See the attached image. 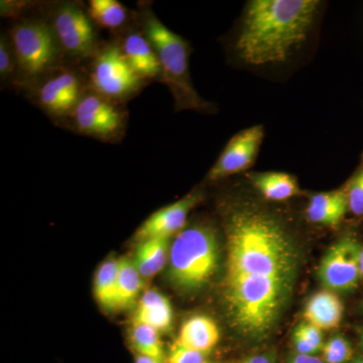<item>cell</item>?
<instances>
[{
  "label": "cell",
  "mask_w": 363,
  "mask_h": 363,
  "mask_svg": "<svg viewBox=\"0 0 363 363\" xmlns=\"http://www.w3.org/2000/svg\"><path fill=\"white\" fill-rule=\"evenodd\" d=\"M169 363H213L207 359L206 355L197 351L188 350L174 343L169 350L168 357Z\"/></svg>",
  "instance_id": "27"
},
{
  "label": "cell",
  "mask_w": 363,
  "mask_h": 363,
  "mask_svg": "<svg viewBox=\"0 0 363 363\" xmlns=\"http://www.w3.org/2000/svg\"><path fill=\"white\" fill-rule=\"evenodd\" d=\"M128 63L143 79H162V68L152 43L145 33L133 32L126 35L121 45Z\"/></svg>",
  "instance_id": "13"
},
{
  "label": "cell",
  "mask_w": 363,
  "mask_h": 363,
  "mask_svg": "<svg viewBox=\"0 0 363 363\" xmlns=\"http://www.w3.org/2000/svg\"><path fill=\"white\" fill-rule=\"evenodd\" d=\"M360 271H362V277L363 278V247L362 250V255H360Z\"/></svg>",
  "instance_id": "32"
},
{
  "label": "cell",
  "mask_w": 363,
  "mask_h": 363,
  "mask_svg": "<svg viewBox=\"0 0 363 363\" xmlns=\"http://www.w3.org/2000/svg\"><path fill=\"white\" fill-rule=\"evenodd\" d=\"M352 363H363V357L357 358V359H355Z\"/></svg>",
  "instance_id": "34"
},
{
  "label": "cell",
  "mask_w": 363,
  "mask_h": 363,
  "mask_svg": "<svg viewBox=\"0 0 363 363\" xmlns=\"http://www.w3.org/2000/svg\"><path fill=\"white\" fill-rule=\"evenodd\" d=\"M201 200L198 192L190 194L173 204L162 208L150 215L136 233L138 242L152 238H169L179 233L187 222L188 215Z\"/></svg>",
  "instance_id": "12"
},
{
  "label": "cell",
  "mask_w": 363,
  "mask_h": 363,
  "mask_svg": "<svg viewBox=\"0 0 363 363\" xmlns=\"http://www.w3.org/2000/svg\"><path fill=\"white\" fill-rule=\"evenodd\" d=\"M321 7L317 0L248 2L234 39V55L247 68L286 63L307 44Z\"/></svg>",
  "instance_id": "2"
},
{
  "label": "cell",
  "mask_w": 363,
  "mask_h": 363,
  "mask_svg": "<svg viewBox=\"0 0 363 363\" xmlns=\"http://www.w3.org/2000/svg\"><path fill=\"white\" fill-rule=\"evenodd\" d=\"M322 352L326 363H346L352 357L350 341L340 335H335L324 343Z\"/></svg>",
  "instance_id": "25"
},
{
  "label": "cell",
  "mask_w": 363,
  "mask_h": 363,
  "mask_svg": "<svg viewBox=\"0 0 363 363\" xmlns=\"http://www.w3.org/2000/svg\"><path fill=\"white\" fill-rule=\"evenodd\" d=\"M130 336V342L138 354L156 358L164 362V347L159 331L147 325L133 323Z\"/></svg>",
  "instance_id": "23"
},
{
  "label": "cell",
  "mask_w": 363,
  "mask_h": 363,
  "mask_svg": "<svg viewBox=\"0 0 363 363\" xmlns=\"http://www.w3.org/2000/svg\"><path fill=\"white\" fill-rule=\"evenodd\" d=\"M347 198L348 211L357 217H363V164L351 177L344 188Z\"/></svg>",
  "instance_id": "24"
},
{
  "label": "cell",
  "mask_w": 363,
  "mask_h": 363,
  "mask_svg": "<svg viewBox=\"0 0 363 363\" xmlns=\"http://www.w3.org/2000/svg\"><path fill=\"white\" fill-rule=\"evenodd\" d=\"M88 13L96 25L108 30L121 28L128 20V9L117 0H91Z\"/></svg>",
  "instance_id": "21"
},
{
  "label": "cell",
  "mask_w": 363,
  "mask_h": 363,
  "mask_svg": "<svg viewBox=\"0 0 363 363\" xmlns=\"http://www.w3.org/2000/svg\"><path fill=\"white\" fill-rule=\"evenodd\" d=\"M135 363H162V362H161V360L156 359V358L138 354L136 355Z\"/></svg>",
  "instance_id": "31"
},
{
  "label": "cell",
  "mask_w": 363,
  "mask_h": 363,
  "mask_svg": "<svg viewBox=\"0 0 363 363\" xmlns=\"http://www.w3.org/2000/svg\"><path fill=\"white\" fill-rule=\"evenodd\" d=\"M90 81L98 94L119 101L133 96L145 80L128 63L121 45L109 44L95 55Z\"/></svg>",
  "instance_id": "6"
},
{
  "label": "cell",
  "mask_w": 363,
  "mask_h": 363,
  "mask_svg": "<svg viewBox=\"0 0 363 363\" xmlns=\"http://www.w3.org/2000/svg\"><path fill=\"white\" fill-rule=\"evenodd\" d=\"M16 70V57L11 45V40L6 35H1L0 40V76L2 80L13 75Z\"/></svg>",
  "instance_id": "26"
},
{
  "label": "cell",
  "mask_w": 363,
  "mask_h": 363,
  "mask_svg": "<svg viewBox=\"0 0 363 363\" xmlns=\"http://www.w3.org/2000/svg\"><path fill=\"white\" fill-rule=\"evenodd\" d=\"M241 363H276V359L271 353H264V354L253 355Z\"/></svg>",
  "instance_id": "30"
},
{
  "label": "cell",
  "mask_w": 363,
  "mask_h": 363,
  "mask_svg": "<svg viewBox=\"0 0 363 363\" xmlns=\"http://www.w3.org/2000/svg\"><path fill=\"white\" fill-rule=\"evenodd\" d=\"M362 164H363V154H362Z\"/></svg>",
  "instance_id": "35"
},
{
  "label": "cell",
  "mask_w": 363,
  "mask_h": 363,
  "mask_svg": "<svg viewBox=\"0 0 363 363\" xmlns=\"http://www.w3.org/2000/svg\"><path fill=\"white\" fill-rule=\"evenodd\" d=\"M250 183L269 201H285L300 193L295 177L283 172H264L248 175Z\"/></svg>",
  "instance_id": "18"
},
{
  "label": "cell",
  "mask_w": 363,
  "mask_h": 363,
  "mask_svg": "<svg viewBox=\"0 0 363 363\" xmlns=\"http://www.w3.org/2000/svg\"><path fill=\"white\" fill-rule=\"evenodd\" d=\"M295 331L311 344L318 352L323 348V334H322V330L318 329L317 327L306 322V323L298 325Z\"/></svg>",
  "instance_id": "28"
},
{
  "label": "cell",
  "mask_w": 363,
  "mask_h": 363,
  "mask_svg": "<svg viewBox=\"0 0 363 363\" xmlns=\"http://www.w3.org/2000/svg\"><path fill=\"white\" fill-rule=\"evenodd\" d=\"M118 272L119 259H111L104 262L95 274V298L104 309H118Z\"/></svg>",
  "instance_id": "20"
},
{
  "label": "cell",
  "mask_w": 363,
  "mask_h": 363,
  "mask_svg": "<svg viewBox=\"0 0 363 363\" xmlns=\"http://www.w3.org/2000/svg\"><path fill=\"white\" fill-rule=\"evenodd\" d=\"M143 279L133 260L119 259L118 309L128 307L135 302L142 291Z\"/></svg>",
  "instance_id": "22"
},
{
  "label": "cell",
  "mask_w": 363,
  "mask_h": 363,
  "mask_svg": "<svg viewBox=\"0 0 363 363\" xmlns=\"http://www.w3.org/2000/svg\"><path fill=\"white\" fill-rule=\"evenodd\" d=\"M343 310L342 303L335 294L322 291L310 298L305 308L304 317L307 323L320 330H330L340 324Z\"/></svg>",
  "instance_id": "17"
},
{
  "label": "cell",
  "mask_w": 363,
  "mask_h": 363,
  "mask_svg": "<svg viewBox=\"0 0 363 363\" xmlns=\"http://www.w3.org/2000/svg\"><path fill=\"white\" fill-rule=\"evenodd\" d=\"M84 93L77 74L62 70L45 79L40 84L38 101L52 116H71Z\"/></svg>",
  "instance_id": "11"
},
{
  "label": "cell",
  "mask_w": 363,
  "mask_h": 363,
  "mask_svg": "<svg viewBox=\"0 0 363 363\" xmlns=\"http://www.w3.org/2000/svg\"><path fill=\"white\" fill-rule=\"evenodd\" d=\"M362 245L355 238H344L325 253L318 269L324 286L337 292H351L357 288L362 277L360 255Z\"/></svg>",
  "instance_id": "9"
},
{
  "label": "cell",
  "mask_w": 363,
  "mask_h": 363,
  "mask_svg": "<svg viewBox=\"0 0 363 363\" xmlns=\"http://www.w3.org/2000/svg\"><path fill=\"white\" fill-rule=\"evenodd\" d=\"M219 248L214 231L194 225L180 231L169 248V279L186 291L206 285L217 272Z\"/></svg>",
  "instance_id": "4"
},
{
  "label": "cell",
  "mask_w": 363,
  "mask_h": 363,
  "mask_svg": "<svg viewBox=\"0 0 363 363\" xmlns=\"http://www.w3.org/2000/svg\"><path fill=\"white\" fill-rule=\"evenodd\" d=\"M264 138L262 125H253L236 133L210 169L208 179L216 182L247 171L257 161Z\"/></svg>",
  "instance_id": "10"
},
{
  "label": "cell",
  "mask_w": 363,
  "mask_h": 363,
  "mask_svg": "<svg viewBox=\"0 0 363 363\" xmlns=\"http://www.w3.org/2000/svg\"><path fill=\"white\" fill-rule=\"evenodd\" d=\"M219 339L220 332L213 320L198 315L190 318L183 324L176 343L206 355L218 344Z\"/></svg>",
  "instance_id": "14"
},
{
  "label": "cell",
  "mask_w": 363,
  "mask_h": 363,
  "mask_svg": "<svg viewBox=\"0 0 363 363\" xmlns=\"http://www.w3.org/2000/svg\"><path fill=\"white\" fill-rule=\"evenodd\" d=\"M9 40L16 70L26 80H35L51 71L62 51L51 25L40 20L18 23L11 30Z\"/></svg>",
  "instance_id": "5"
},
{
  "label": "cell",
  "mask_w": 363,
  "mask_h": 363,
  "mask_svg": "<svg viewBox=\"0 0 363 363\" xmlns=\"http://www.w3.org/2000/svg\"><path fill=\"white\" fill-rule=\"evenodd\" d=\"M173 318V308L169 298L157 291L149 290L138 303L133 323L147 325L161 333L171 329Z\"/></svg>",
  "instance_id": "16"
},
{
  "label": "cell",
  "mask_w": 363,
  "mask_h": 363,
  "mask_svg": "<svg viewBox=\"0 0 363 363\" xmlns=\"http://www.w3.org/2000/svg\"><path fill=\"white\" fill-rule=\"evenodd\" d=\"M140 23L142 32L157 52L162 68L161 80L173 94L176 111H213L214 105L198 94L191 80V49L187 40L167 28L150 7L140 11Z\"/></svg>",
  "instance_id": "3"
},
{
  "label": "cell",
  "mask_w": 363,
  "mask_h": 363,
  "mask_svg": "<svg viewBox=\"0 0 363 363\" xmlns=\"http://www.w3.org/2000/svg\"><path fill=\"white\" fill-rule=\"evenodd\" d=\"M288 363H326L315 355L296 354L291 357Z\"/></svg>",
  "instance_id": "29"
},
{
  "label": "cell",
  "mask_w": 363,
  "mask_h": 363,
  "mask_svg": "<svg viewBox=\"0 0 363 363\" xmlns=\"http://www.w3.org/2000/svg\"><path fill=\"white\" fill-rule=\"evenodd\" d=\"M169 238H152L140 241L133 259L143 279L152 278L169 262Z\"/></svg>",
  "instance_id": "19"
},
{
  "label": "cell",
  "mask_w": 363,
  "mask_h": 363,
  "mask_svg": "<svg viewBox=\"0 0 363 363\" xmlns=\"http://www.w3.org/2000/svg\"><path fill=\"white\" fill-rule=\"evenodd\" d=\"M360 344H362V347L363 350V328L362 329V331H360Z\"/></svg>",
  "instance_id": "33"
},
{
  "label": "cell",
  "mask_w": 363,
  "mask_h": 363,
  "mask_svg": "<svg viewBox=\"0 0 363 363\" xmlns=\"http://www.w3.org/2000/svg\"><path fill=\"white\" fill-rule=\"evenodd\" d=\"M348 212L345 191L317 193L310 198L306 216L310 222L324 226H336Z\"/></svg>",
  "instance_id": "15"
},
{
  "label": "cell",
  "mask_w": 363,
  "mask_h": 363,
  "mask_svg": "<svg viewBox=\"0 0 363 363\" xmlns=\"http://www.w3.org/2000/svg\"><path fill=\"white\" fill-rule=\"evenodd\" d=\"M229 207L224 303L233 328L259 340L274 328L292 297L300 253L276 214L252 201Z\"/></svg>",
  "instance_id": "1"
},
{
  "label": "cell",
  "mask_w": 363,
  "mask_h": 363,
  "mask_svg": "<svg viewBox=\"0 0 363 363\" xmlns=\"http://www.w3.org/2000/svg\"><path fill=\"white\" fill-rule=\"evenodd\" d=\"M62 52L82 59L99 51L94 21L77 4L60 6L50 23Z\"/></svg>",
  "instance_id": "7"
},
{
  "label": "cell",
  "mask_w": 363,
  "mask_h": 363,
  "mask_svg": "<svg viewBox=\"0 0 363 363\" xmlns=\"http://www.w3.org/2000/svg\"><path fill=\"white\" fill-rule=\"evenodd\" d=\"M71 116L79 133L100 140L117 138L125 126V113L116 101L93 90L83 94Z\"/></svg>",
  "instance_id": "8"
}]
</instances>
